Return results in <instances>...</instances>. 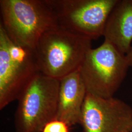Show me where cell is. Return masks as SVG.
Masks as SVG:
<instances>
[{
  "instance_id": "obj_5",
  "label": "cell",
  "mask_w": 132,
  "mask_h": 132,
  "mask_svg": "<svg viewBox=\"0 0 132 132\" xmlns=\"http://www.w3.org/2000/svg\"><path fill=\"white\" fill-rule=\"evenodd\" d=\"M39 73L35 50L12 42L0 24V109L17 100Z\"/></svg>"
},
{
  "instance_id": "obj_11",
  "label": "cell",
  "mask_w": 132,
  "mask_h": 132,
  "mask_svg": "<svg viewBox=\"0 0 132 132\" xmlns=\"http://www.w3.org/2000/svg\"><path fill=\"white\" fill-rule=\"evenodd\" d=\"M126 57L129 67H132V45L130 51L126 55Z\"/></svg>"
},
{
  "instance_id": "obj_1",
  "label": "cell",
  "mask_w": 132,
  "mask_h": 132,
  "mask_svg": "<svg viewBox=\"0 0 132 132\" xmlns=\"http://www.w3.org/2000/svg\"><path fill=\"white\" fill-rule=\"evenodd\" d=\"M92 41L59 24L47 30L34 49L40 73L60 80L77 70L92 48Z\"/></svg>"
},
{
  "instance_id": "obj_2",
  "label": "cell",
  "mask_w": 132,
  "mask_h": 132,
  "mask_svg": "<svg viewBox=\"0 0 132 132\" xmlns=\"http://www.w3.org/2000/svg\"><path fill=\"white\" fill-rule=\"evenodd\" d=\"M1 24L14 43L35 49L47 30L58 25L46 0H1Z\"/></svg>"
},
{
  "instance_id": "obj_7",
  "label": "cell",
  "mask_w": 132,
  "mask_h": 132,
  "mask_svg": "<svg viewBox=\"0 0 132 132\" xmlns=\"http://www.w3.org/2000/svg\"><path fill=\"white\" fill-rule=\"evenodd\" d=\"M79 124L82 132H132V107L121 99L87 93Z\"/></svg>"
},
{
  "instance_id": "obj_10",
  "label": "cell",
  "mask_w": 132,
  "mask_h": 132,
  "mask_svg": "<svg viewBox=\"0 0 132 132\" xmlns=\"http://www.w3.org/2000/svg\"><path fill=\"white\" fill-rule=\"evenodd\" d=\"M70 126L65 121L55 118L47 123L41 132H70Z\"/></svg>"
},
{
  "instance_id": "obj_3",
  "label": "cell",
  "mask_w": 132,
  "mask_h": 132,
  "mask_svg": "<svg viewBox=\"0 0 132 132\" xmlns=\"http://www.w3.org/2000/svg\"><path fill=\"white\" fill-rule=\"evenodd\" d=\"M129 67L126 55L104 40L90 49L78 70L88 93L108 98L114 97Z\"/></svg>"
},
{
  "instance_id": "obj_8",
  "label": "cell",
  "mask_w": 132,
  "mask_h": 132,
  "mask_svg": "<svg viewBox=\"0 0 132 132\" xmlns=\"http://www.w3.org/2000/svg\"><path fill=\"white\" fill-rule=\"evenodd\" d=\"M87 93L78 69L60 79L56 118L70 127L79 124Z\"/></svg>"
},
{
  "instance_id": "obj_4",
  "label": "cell",
  "mask_w": 132,
  "mask_h": 132,
  "mask_svg": "<svg viewBox=\"0 0 132 132\" xmlns=\"http://www.w3.org/2000/svg\"><path fill=\"white\" fill-rule=\"evenodd\" d=\"M60 80L39 73L18 99L15 113L16 132H41L45 125L56 118Z\"/></svg>"
},
{
  "instance_id": "obj_9",
  "label": "cell",
  "mask_w": 132,
  "mask_h": 132,
  "mask_svg": "<svg viewBox=\"0 0 132 132\" xmlns=\"http://www.w3.org/2000/svg\"><path fill=\"white\" fill-rule=\"evenodd\" d=\"M105 41L126 55L132 45V0H118L109 16Z\"/></svg>"
},
{
  "instance_id": "obj_6",
  "label": "cell",
  "mask_w": 132,
  "mask_h": 132,
  "mask_svg": "<svg viewBox=\"0 0 132 132\" xmlns=\"http://www.w3.org/2000/svg\"><path fill=\"white\" fill-rule=\"evenodd\" d=\"M58 24L92 40L103 36L111 11L118 0H46Z\"/></svg>"
}]
</instances>
